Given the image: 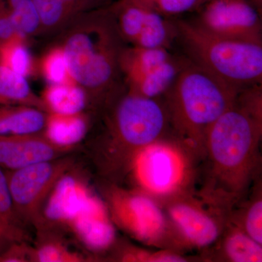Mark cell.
I'll use <instances>...</instances> for the list:
<instances>
[{"label":"cell","instance_id":"31","mask_svg":"<svg viewBox=\"0 0 262 262\" xmlns=\"http://www.w3.org/2000/svg\"><path fill=\"white\" fill-rule=\"evenodd\" d=\"M18 35L5 0H0V43Z\"/></svg>","mask_w":262,"mask_h":262},{"label":"cell","instance_id":"5","mask_svg":"<svg viewBox=\"0 0 262 262\" xmlns=\"http://www.w3.org/2000/svg\"><path fill=\"white\" fill-rule=\"evenodd\" d=\"M201 160L173 135H164L134 155L125 177L133 188L160 205L178 196L194 194Z\"/></svg>","mask_w":262,"mask_h":262},{"label":"cell","instance_id":"12","mask_svg":"<svg viewBox=\"0 0 262 262\" xmlns=\"http://www.w3.org/2000/svg\"><path fill=\"white\" fill-rule=\"evenodd\" d=\"M94 194L83 177L77 174L75 168L72 169L52 189L43 205L36 228L67 227Z\"/></svg>","mask_w":262,"mask_h":262},{"label":"cell","instance_id":"27","mask_svg":"<svg viewBox=\"0 0 262 262\" xmlns=\"http://www.w3.org/2000/svg\"><path fill=\"white\" fill-rule=\"evenodd\" d=\"M110 259L124 262H185L188 258L179 251L171 249L150 251L133 245H117L110 249Z\"/></svg>","mask_w":262,"mask_h":262},{"label":"cell","instance_id":"19","mask_svg":"<svg viewBox=\"0 0 262 262\" xmlns=\"http://www.w3.org/2000/svg\"><path fill=\"white\" fill-rule=\"evenodd\" d=\"M48 113L24 105L0 106V136L40 134Z\"/></svg>","mask_w":262,"mask_h":262},{"label":"cell","instance_id":"21","mask_svg":"<svg viewBox=\"0 0 262 262\" xmlns=\"http://www.w3.org/2000/svg\"><path fill=\"white\" fill-rule=\"evenodd\" d=\"M248 199H243L229 211L227 223L235 226L246 232L258 244L262 245V193L261 182L256 180Z\"/></svg>","mask_w":262,"mask_h":262},{"label":"cell","instance_id":"30","mask_svg":"<svg viewBox=\"0 0 262 262\" xmlns=\"http://www.w3.org/2000/svg\"><path fill=\"white\" fill-rule=\"evenodd\" d=\"M201 0H156L151 7L160 14L176 15L195 6Z\"/></svg>","mask_w":262,"mask_h":262},{"label":"cell","instance_id":"1","mask_svg":"<svg viewBox=\"0 0 262 262\" xmlns=\"http://www.w3.org/2000/svg\"><path fill=\"white\" fill-rule=\"evenodd\" d=\"M261 136V84H257L242 90L208 130L195 195L227 215L259 178Z\"/></svg>","mask_w":262,"mask_h":262},{"label":"cell","instance_id":"6","mask_svg":"<svg viewBox=\"0 0 262 262\" xmlns=\"http://www.w3.org/2000/svg\"><path fill=\"white\" fill-rule=\"evenodd\" d=\"M175 25L192 63L238 91L261 84V43L220 37L198 24Z\"/></svg>","mask_w":262,"mask_h":262},{"label":"cell","instance_id":"9","mask_svg":"<svg viewBox=\"0 0 262 262\" xmlns=\"http://www.w3.org/2000/svg\"><path fill=\"white\" fill-rule=\"evenodd\" d=\"M161 206L184 249L211 247L227 225V215L195 194L173 198Z\"/></svg>","mask_w":262,"mask_h":262},{"label":"cell","instance_id":"10","mask_svg":"<svg viewBox=\"0 0 262 262\" xmlns=\"http://www.w3.org/2000/svg\"><path fill=\"white\" fill-rule=\"evenodd\" d=\"M108 8L122 39L132 46L168 49L177 36L176 25L144 0H120Z\"/></svg>","mask_w":262,"mask_h":262},{"label":"cell","instance_id":"3","mask_svg":"<svg viewBox=\"0 0 262 262\" xmlns=\"http://www.w3.org/2000/svg\"><path fill=\"white\" fill-rule=\"evenodd\" d=\"M105 127L95 146L94 159L100 175L108 183L125 178L134 155L166 134V108L157 101L122 91L104 108Z\"/></svg>","mask_w":262,"mask_h":262},{"label":"cell","instance_id":"34","mask_svg":"<svg viewBox=\"0 0 262 262\" xmlns=\"http://www.w3.org/2000/svg\"><path fill=\"white\" fill-rule=\"evenodd\" d=\"M256 1H257L258 3H259V2H261V0H256Z\"/></svg>","mask_w":262,"mask_h":262},{"label":"cell","instance_id":"15","mask_svg":"<svg viewBox=\"0 0 262 262\" xmlns=\"http://www.w3.org/2000/svg\"><path fill=\"white\" fill-rule=\"evenodd\" d=\"M91 124L87 111L70 115L48 113L42 133L56 145L77 149L89 132Z\"/></svg>","mask_w":262,"mask_h":262},{"label":"cell","instance_id":"29","mask_svg":"<svg viewBox=\"0 0 262 262\" xmlns=\"http://www.w3.org/2000/svg\"><path fill=\"white\" fill-rule=\"evenodd\" d=\"M31 251L27 241L12 243L0 254V262H31Z\"/></svg>","mask_w":262,"mask_h":262},{"label":"cell","instance_id":"2","mask_svg":"<svg viewBox=\"0 0 262 262\" xmlns=\"http://www.w3.org/2000/svg\"><path fill=\"white\" fill-rule=\"evenodd\" d=\"M54 37L72 78L89 96L90 108L106 107L122 92L120 59L125 48L110 8L82 13Z\"/></svg>","mask_w":262,"mask_h":262},{"label":"cell","instance_id":"32","mask_svg":"<svg viewBox=\"0 0 262 262\" xmlns=\"http://www.w3.org/2000/svg\"><path fill=\"white\" fill-rule=\"evenodd\" d=\"M62 1L72 2V3H87L94 6L96 8H103L106 0H62Z\"/></svg>","mask_w":262,"mask_h":262},{"label":"cell","instance_id":"18","mask_svg":"<svg viewBox=\"0 0 262 262\" xmlns=\"http://www.w3.org/2000/svg\"><path fill=\"white\" fill-rule=\"evenodd\" d=\"M186 63L171 60L149 73L124 79L125 90L132 94L157 98L166 94Z\"/></svg>","mask_w":262,"mask_h":262},{"label":"cell","instance_id":"24","mask_svg":"<svg viewBox=\"0 0 262 262\" xmlns=\"http://www.w3.org/2000/svg\"><path fill=\"white\" fill-rule=\"evenodd\" d=\"M82 253L69 248L55 233V229L38 230V241L32 246L31 262H82L89 261Z\"/></svg>","mask_w":262,"mask_h":262},{"label":"cell","instance_id":"11","mask_svg":"<svg viewBox=\"0 0 262 262\" xmlns=\"http://www.w3.org/2000/svg\"><path fill=\"white\" fill-rule=\"evenodd\" d=\"M220 37L261 43V24L246 0H211L198 23Z\"/></svg>","mask_w":262,"mask_h":262},{"label":"cell","instance_id":"25","mask_svg":"<svg viewBox=\"0 0 262 262\" xmlns=\"http://www.w3.org/2000/svg\"><path fill=\"white\" fill-rule=\"evenodd\" d=\"M27 42L28 39L18 35L0 43V63L28 79L37 73V61Z\"/></svg>","mask_w":262,"mask_h":262},{"label":"cell","instance_id":"33","mask_svg":"<svg viewBox=\"0 0 262 262\" xmlns=\"http://www.w3.org/2000/svg\"><path fill=\"white\" fill-rule=\"evenodd\" d=\"M2 251H3V249H2V248L0 247V254H1Z\"/></svg>","mask_w":262,"mask_h":262},{"label":"cell","instance_id":"22","mask_svg":"<svg viewBox=\"0 0 262 262\" xmlns=\"http://www.w3.org/2000/svg\"><path fill=\"white\" fill-rule=\"evenodd\" d=\"M24 105L46 111L40 96L29 83L28 79L0 63V106Z\"/></svg>","mask_w":262,"mask_h":262},{"label":"cell","instance_id":"26","mask_svg":"<svg viewBox=\"0 0 262 262\" xmlns=\"http://www.w3.org/2000/svg\"><path fill=\"white\" fill-rule=\"evenodd\" d=\"M37 73L40 74L48 84L75 82L71 75L64 51L57 43L48 48L37 60Z\"/></svg>","mask_w":262,"mask_h":262},{"label":"cell","instance_id":"16","mask_svg":"<svg viewBox=\"0 0 262 262\" xmlns=\"http://www.w3.org/2000/svg\"><path fill=\"white\" fill-rule=\"evenodd\" d=\"M212 246H214L213 254L218 261H262L261 245L238 227L228 223L220 238Z\"/></svg>","mask_w":262,"mask_h":262},{"label":"cell","instance_id":"13","mask_svg":"<svg viewBox=\"0 0 262 262\" xmlns=\"http://www.w3.org/2000/svg\"><path fill=\"white\" fill-rule=\"evenodd\" d=\"M66 227L94 253L108 252L117 242L115 225L106 203L95 194Z\"/></svg>","mask_w":262,"mask_h":262},{"label":"cell","instance_id":"7","mask_svg":"<svg viewBox=\"0 0 262 262\" xmlns=\"http://www.w3.org/2000/svg\"><path fill=\"white\" fill-rule=\"evenodd\" d=\"M103 194L114 225L133 239L159 249H184L163 206L154 198L134 188L108 182Z\"/></svg>","mask_w":262,"mask_h":262},{"label":"cell","instance_id":"23","mask_svg":"<svg viewBox=\"0 0 262 262\" xmlns=\"http://www.w3.org/2000/svg\"><path fill=\"white\" fill-rule=\"evenodd\" d=\"M27 238L25 225L15 211L6 172L0 168V247L3 251L12 243Z\"/></svg>","mask_w":262,"mask_h":262},{"label":"cell","instance_id":"8","mask_svg":"<svg viewBox=\"0 0 262 262\" xmlns=\"http://www.w3.org/2000/svg\"><path fill=\"white\" fill-rule=\"evenodd\" d=\"M70 155L5 170L15 211L24 225L36 226L45 202L67 172L75 168Z\"/></svg>","mask_w":262,"mask_h":262},{"label":"cell","instance_id":"4","mask_svg":"<svg viewBox=\"0 0 262 262\" xmlns=\"http://www.w3.org/2000/svg\"><path fill=\"white\" fill-rule=\"evenodd\" d=\"M241 91L229 87L192 63H186L167 94L172 135L204 158L207 134Z\"/></svg>","mask_w":262,"mask_h":262},{"label":"cell","instance_id":"14","mask_svg":"<svg viewBox=\"0 0 262 262\" xmlns=\"http://www.w3.org/2000/svg\"><path fill=\"white\" fill-rule=\"evenodd\" d=\"M75 149L53 144L43 133L0 136V168L5 170H17L71 155Z\"/></svg>","mask_w":262,"mask_h":262},{"label":"cell","instance_id":"20","mask_svg":"<svg viewBox=\"0 0 262 262\" xmlns=\"http://www.w3.org/2000/svg\"><path fill=\"white\" fill-rule=\"evenodd\" d=\"M47 113H80L90 108L87 93L75 82L48 84L40 95Z\"/></svg>","mask_w":262,"mask_h":262},{"label":"cell","instance_id":"28","mask_svg":"<svg viewBox=\"0 0 262 262\" xmlns=\"http://www.w3.org/2000/svg\"><path fill=\"white\" fill-rule=\"evenodd\" d=\"M17 32L27 38L41 37L40 19L34 0H5Z\"/></svg>","mask_w":262,"mask_h":262},{"label":"cell","instance_id":"17","mask_svg":"<svg viewBox=\"0 0 262 262\" xmlns=\"http://www.w3.org/2000/svg\"><path fill=\"white\" fill-rule=\"evenodd\" d=\"M40 19L41 37L56 36L79 15L98 9L87 3L62 0H34Z\"/></svg>","mask_w":262,"mask_h":262}]
</instances>
